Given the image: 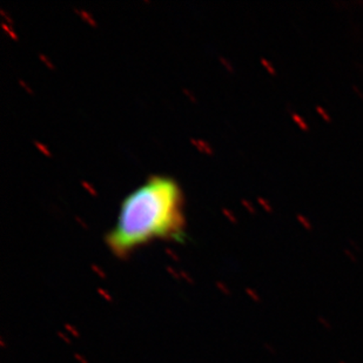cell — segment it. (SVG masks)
<instances>
[{
  "instance_id": "52a82bcc",
  "label": "cell",
  "mask_w": 363,
  "mask_h": 363,
  "mask_svg": "<svg viewBox=\"0 0 363 363\" xmlns=\"http://www.w3.org/2000/svg\"><path fill=\"white\" fill-rule=\"evenodd\" d=\"M262 64H264L266 69H267L268 71L272 73V74H275V73H277L275 72L274 67H272V65L269 64V62H266V60H262Z\"/></svg>"
},
{
  "instance_id": "7a4b0ae2",
  "label": "cell",
  "mask_w": 363,
  "mask_h": 363,
  "mask_svg": "<svg viewBox=\"0 0 363 363\" xmlns=\"http://www.w3.org/2000/svg\"><path fill=\"white\" fill-rule=\"evenodd\" d=\"M291 118H293L294 123H296V125H298V126L300 127V128H301L303 132H308V123H306L305 119H303L301 116H298L296 112H291Z\"/></svg>"
},
{
  "instance_id": "ba28073f",
  "label": "cell",
  "mask_w": 363,
  "mask_h": 363,
  "mask_svg": "<svg viewBox=\"0 0 363 363\" xmlns=\"http://www.w3.org/2000/svg\"><path fill=\"white\" fill-rule=\"evenodd\" d=\"M261 205L264 206V208L267 209L268 212H272L273 211V208H272L271 206L268 205L267 202L262 201V200L260 199Z\"/></svg>"
},
{
  "instance_id": "277c9868",
  "label": "cell",
  "mask_w": 363,
  "mask_h": 363,
  "mask_svg": "<svg viewBox=\"0 0 363 363\" xmlns=\"http://www.w3.org/2000/svg\"><path fill=\"white\" fill-rule=\"evenodd\" d=\"M316 112L323 117V121H325V123H332V117L329 116V113H327V111L323 108V107L321 106H316L315 107Z\"/></svg>"
},
{
  "instance_id": "5b68a950",
  "label": "cell",
  "mask_w": 363,
  "mask_h": 363,
  "mask_svg": "<svg viewBox=\"0 0 363 363\" xmlns=\"http://www.w3.org/2000/svg\"><path fill=\"white\" fill-rule=\"evenodd\" d=\"M318 320H319V323H321V325H323V327L327 329V330H332L333 325L332 323H329V320L325 319V318H323V316H319Z\"/></svg>"
},
{
  "instance_id": "9c48e42d",
  "label": "cell",
  "mask_w": 363,
  "mask_h": 363,
  "mask_svg": "<svg viewBox=\"0 0 363 363\" xmlns=\"http://www.w3.org/2000/svg\"><path fill=\"white\" fill-rule=\"evenodd\" d=\"M340 363H346V362H342V361H341V362H340Z\"/></svg>"
},
{
  "instance_id": "8992f818",
  "label": "cell",
  "mask_w": 363,
  "mask_h": 363,
  "mask_svg": "<svg viewBox=\"0 0 363 363\" xmlns=\"http://www.w3.org/2000/svg\"><path fill=\"white\" fill-rule=\"evenodd\" d=\"M345 253H346L347 257H350V260H352V262H357V257L354 255L350 250H345Z\"/></svg>"
},
{
  "instance_id": "3957f363",
  "label": "cell",
  "mask_w": 363,
  "mask_h": 363,
  "mask_svg": "<svg viewBox=\"0 0 363 363\" xmlns=\"http://www.w3.org/2000/svg\"><path fill=\"white\" fill-rule=\"evenodd\" d=\"M296 219H298V223H301V226H303L305 230H313L312 223H309L308 220L306 219L305 216H301V214H298V216H296Z\"/></svg>"
},
{
  "instance_id": "6da1fadb",
  "label": "cell",
  "mask_w": 363,
  "mask_h": 363,
  "mask_svg": "<svg viewBox=\"0 0 363 363\" xmlns=\"http://www.w3.org/2000/svg\"><path fill=\"white\" fill-rule=\"evenodd\" d=\"M186 199L178 180L151 175L130 191L105 235L111 254L126 259L157 241H182L186 237Z\"/></svg>"
}]
</instances>
